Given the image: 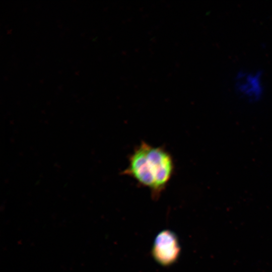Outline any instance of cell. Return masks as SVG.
I'll use <instances>...</instances> for the list:
<instances>
[{
  "label": "cell",
  "mask_w": 272,
  "mask_h": 272,
  "mask_svg": "<svg viewBox=\"0 0 272 272\" xmlns=\"http://www.w3.org/2000/svg\"><path fill=\"white\" fill-rule=\"evenodd\" d=\"M233 89L235 95L246 103L260 102L266 93L263 71L258 68L239 69L234 75Z\"/></svg>",
  "instance_id": "obj_1"
},
{
  "label": "cell",
  "mask_w": 272,
  "mask_h": 272,
  "mask_svg": "<svg viewBox=\"0 0 272 272\" xmlns=\"http://www.w3.org/2000/svg\"><path fill=\"white\" fill-rule=\"evenodd\" d=\"M147 153L155 170V187L151 194L154 199H157L172 177L174 161L171 155L162 147H153L148 144Z\"/></svg>",
  "instance_id": "obj_2"
},
{
  "label": "cell",
  "mask_w": 272,
  "mask_h": 272,
  "mask_svg": "<svg viewBox=\"0 0 272 272\" xmlns=\"http://www.w3.org/2000/svg\"><path fill=\"white\" fill-rule=\"evenodd\" d=\"M147 146L148 143L142 141L134 149L129 157L128 166L122 173L149 188L152 193L155 188V180L149 169Z\"/></svg>",
  "instance_id": "obj_3"
},
{
  "label": "cell",
  "mask_w": 272,
  "mask_h": 272,
  "mask_svg": "<svg viewBox=\"0 0 272 272\" xmlns=\"http://www.w3.org/2000/svg\"><path fill=\"white\" fill-rule=\"evenodd\" d=\"M180 247L175 234L169 230H164L155 239L152 254L157 262L168 266L175 262L179 257Z\"/></svg>",
  "instance_id": "obj_4"
}]
</instances>
